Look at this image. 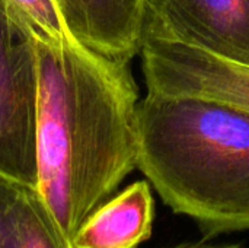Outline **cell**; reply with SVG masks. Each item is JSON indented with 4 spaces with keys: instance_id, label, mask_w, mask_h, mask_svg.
<instances>
[{
    "instance_id": "cell-7",
    "label": "cell",
    "mask_w": 249,
    "mask_h": 248,
    "mask_svg": "<svg viewBox=\"0 0 249 248\" xmlns=\"http://www.w3.org/2000/svg\"><path fill=\"white\" fill-rule=\"evenodd\" d=\"M155 200L149 181H136L109 197L82 224L74 248H137L153 231Z\"/></svg>"
},
{
    "instance_id": "cell-4",
    "label": "cell",
    "mask_w": 249,
    "mask_h": 248,
    "mask_svg": "<svg viewBox=\"0 0 249 248\" xmlns=\"http://www.w3.org/2000/svg\"><path fill=\"white\" fill-rule=\"evenodd\" d=\"M140 57L147 92L201 98L249 113V64L147 29Z\"/></svg>"
},
{
    "instance_id": "cell-1",
    "label": "cell",
    "mask_w": 249,
    "mask_h": 248,
    "mask_svg": "<svg viewBox=\"0 0 249 248\" xmlns=\"http://www.w3.org/2000/svg\"><path fill=\"white\" fill-rule=\"evenodd\" d=\"M34 41L36 190L73 244L82 224L137 168L139 88L128 64L73 38L54 42L34 34Z\"/></svg>"
},
{
    "instance_id": "cell-9",
    "label": "cell",
    "mask_w": 249,
    "mask_h": 248,
    "mask_svg": "<svg viewBox=\"0 0 249 248\" xmlns=\"http://www.w3.org/2000/svg\"><path fill=\"white\" fill-rule=\"evenodd\" d=\"M31 31L45 39L58 42L71 38L53 0H7Z\"/></svg>"
},
{
    "instance_id": "cell-11",
    "label": "cell",
    "mask_w": 249,
    "mask_h": 248,
    "mask_svg": "<svg viewBox=\"0 0 249 248\" xmlns=\"http://www.w3.org/2000/svg\"><path fill=\"white\" fill-rule=\"evenodd\" d=\"M163 248H245L241 244H216V243H207V241H187V243H181V244H175V246H169V247Z\"/></svg>"
},
{
    "instance_id": "cell-6",
    "label": "cell",
    "mask_w": 249,
    "mask_h": 248,
    "mask_svg": "<svg viewBox=\"0 0 249 248\" xmlns=\"http://www.w3.org/2000/svg\"><path fill=\"white\" fill-rule=\"evenodd\" d=\"M70 37L120 64L140 54L146 0H53Z\"/></svg>"
},
{
    "instance_id": "cell-8",
    "label": "cell",
    "mask_w": 249,
    "mask_h": 248,
    "mask_svg": "<svg viewBox=\"0 0 249 248\" xmlns=\"http://www.w3.org/2000/svg\"><path fill=\"white\" fill-rule=\"evenodd\" d=\"M3 248H74L36 189L19 186L1 224Z\"/></svg>"
},
{
    "instance_id": "cell-5",
    "label": "cell",
    "mask_w": 249,
    "mask_h": 248,
    "mask_svg": "<svg viewBox=\"0 0 249 248\" xmlns=\"http://www.w3.org/2000/svg\"><path fill=\"white\" fill-rule=\"evenodd\" d=\"M144 29L249 64V0H146Z\"/></svg>"
},
{
    "instance_id": "cell-3",
    "label": "cell",
    "mask_w": 249,
    "mask_h": 248,
    "mask_svg": "<svg viewBox=\"0 0 249 248\" xmlns=\"http://www.w3.org/2000/svg\"><path fill=\"white\" fill-rule=\"evenodd\" d=\"M38 60L34 34L0 0V177L36 189Z\"/></svg>"
},
{
    "instance_id": "cell-10",
    "label": "cell",
    "mask_w": 249,
    "mask_h": 248,
    "mask_svg": "<svg viewBox=\"0 0 249 248\" xmlns=\"http://www.w3.org/2000/svg\"><path fill=\"white\" fill-rule=\"evenodd\" d=\"M18 187H19V184L0 177V248H3V232H1L3 218H4V213H6L10 202L13 200V197L18 191Z\"/></svg>"
},
{
    "instance_id": "cell-2",
    "label": "cell",
    "mask_w": 249,
    "mask_h": 248,
    "mask_svg": "<svg viewBox=\"0 0 249 248\" xmlns=\"http://www.w3.org/2000/svg\"><path fill=\"white\" fill-rule=\"evenodd\" d=\"M137 168L207 238L249 231V113L147 92L137 105Z\"/></svg>"
}]
</instances>
